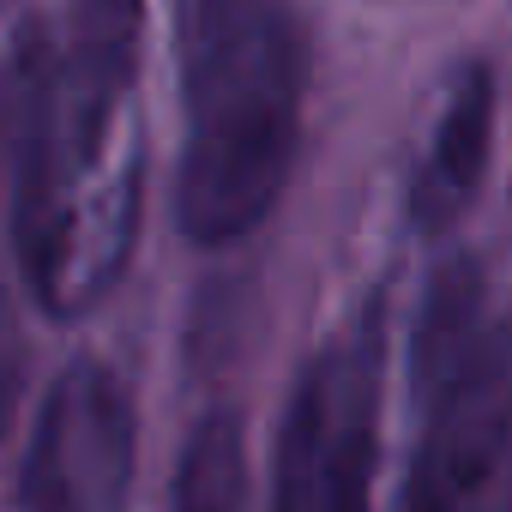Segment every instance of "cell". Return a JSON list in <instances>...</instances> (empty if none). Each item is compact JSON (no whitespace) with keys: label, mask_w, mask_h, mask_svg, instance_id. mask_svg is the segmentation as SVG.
<instances>
[{"label":"cell","mask_w":512,"mask_h":512,"mask_svg":"<svg viewBox=\"0 0 512 512\" xmlns=\"http://www.w3.org/2000/svg\"><path fill=\"white\" fill-rule=\"evenodd\" d=\"M133 55V43L61 25L25 61L13 241L49 314L91 308L127 266L139 223Z\"/></svg>","instance_id":"1"},{"label":"cell","mask_w":512,"mask_h":512,"mask_svg":"<svg viewBox=\"0 0 512 512\" xmlns=\"http://www.w3.org/2000/svg\"><path fill=\"white\" fill-rule=\"evenodd\" d=\"M308 43L290 0L181 7V169L175 217L223 247L266 223L302 145Z\"/></svg>","instance_id":"2"},{"label":"cell","mask_w":512,"mask_h":512,"mask_svg":"<svg viewBox=\"0 0 512 512\" xmlns=\"http://www.w3.org/2000/svg\"><path fill=\"white\" fill-rule=\"evenodd\" d=\"M410 404L398 512H500L512 470V314H488L470 266H446L422 296Z\"/></svg>","instance_id":"3"},{"label":"cell","mask_w":512,"mask_h":512,"mask_svg":"<svg viewBox=\"0 0 512 512\" xmlns=\"http://www.w3.org/2000/svg\"><path fill=\"white\" fill-rule=\"evenodd\" d=\"M380 386L386 326L380 308H362L296 374V392L278 422L272 512H374Z\"/></svg>","instance_id":"4"},{"label":"cell","mask_w":512,"mask_h":512,"mask_svg":"<svg viewBox=\"0 0 512 512\" xmlns=\"http://www.w3.org/2000/svg\"><path fill=\"white\" fill-rule=\"evenodd\" d=\"M133 464H139V416L127 380L79 356L55 374L25 470H19V506L25 512H127L133 494Z\"/></svg>","instance_id":"5"},{"label":"cell","mask_w":512,"mask_h":512,"mask_svg":"<svg viewBox=\"0 0 512 512\" xmlns=\"http://www.w3.org/2000/svg\"><path fill=\"white\" fill-rule=\"evenodd\" d=\"M488 151H494V79L488 67H464L440 109H434V127H428V145L416 157V175H410V217L416 229H452L470 199L482 193V175H488Z\"/></svg>","instance_id":"6"},{"label":"cell","mask_w":512,"mask_h":512,"mask_svg":"<svg viewBox=\"0 0 512 512\" xmlns=\"http://www.w3.org/2000/svg\"><path fill=\"white\" fill-rule=\"evenodd\" d=\"M169 512H247V440L229 410H211L187 434Z\"/></svg>","instance_id":"7"},{"label":"cell","mask_w":512,"mask_h":512,"mask_svg":"<svg viewBox=\"0 0 512 512\" xmlns=\"http://www.w3.org/2000/svg\"><path fill=\"white\" fill-rule=\"evenodd\" d=\"M19 320H13V302H7V284H0V434H7L13 410H19Z\"/></svg>","instance_id":"8"}]
</instances>
